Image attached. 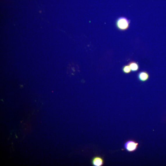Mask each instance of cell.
Wrapping results in <instances>:
<instances>
[{"label":"cell","mask_w":166,"mask_h":166,"mask_svg":"<svg viewBox=\"0 0 166 166\" xmlns=\"http://www.w3.org/2000/svg\"><path fill=\"white\" fill-rule=\"evenodd\" d=\"M118 28L121 30H125L128 29L129 26V22L124 17H121L118 19L116 22Z\"/></svg>","instance_id":"6da1fadb"},{"label":"cell","mask_w":166,"mask_h":166,"mask_svg":"<svg viewBox=\"0 0 166 166\" xmlns=\"http://www.w3.org/2000/svg\"><path fill=\"white\" fill-rule=\"evenodd\" d=\"M138 145V143L133 141H130L126 142L124 146L127 151L129 152H132L135 150Z\"/></svg>","instance_id":"7a4b0ae2"},{"label":"cell","mask_w":166,"mask_h":166,"mask_svg":"<svg viewBox=\"0 0 166 166\" xmlns=\"http://www.w3.org/2000/svg\"><path fill=\"white\" fill-rule=\"evenodd\" d=\"M91 163L94 166H101L104 164V160L101 157L95 156L92 158Z\"/></svg>","instance_id":"3957f363"},{"label":"cell","mask_w":166,"mask_h":166,"mask_svg":"<svg viewBox=\"0 0 166 166\" xmlns=\"http://www.w3.org/2000/svg\"><path fill=\"white\" fill-rule=\"evenodd\" d=\"M149 75L148 73L146 72L143 71L140 72L138 74V78L139 80L142 82H145L149 79Z\"/></svg>","instance_id":"277c9868"},{"label":"cell","mask_w":166,"mask_h":166,"mask_svg":"<svg viewBox=\"0 0 166 166\" xmlns=\"http://www.w3.org/2000/svg\"><path fill=\"white\" fill-rule=\"evenodd\" d=\"M131 69V71L133 72H136L137 71L139 68L138 64L135 62H132L129 64Z\"/></svg>","instance_id":"5b68a950"},{"label":"cell","mask_w":166,"mask_h":166,"mask_svg":"<svg viewBox=\"0 0 166 166\" xmlns=\"http://www.w3.org/2000/svg\"><path fill=\"white\" fill-rule=\"evenodd\" d=\"M123 71L126 74L129 73L131 71V69L129 65H126L123 68Z\"/></svg>","instance_id":"8992f818"}]
</instances>
